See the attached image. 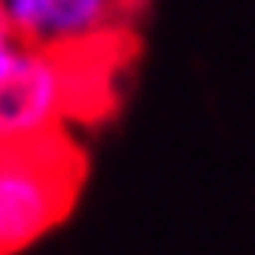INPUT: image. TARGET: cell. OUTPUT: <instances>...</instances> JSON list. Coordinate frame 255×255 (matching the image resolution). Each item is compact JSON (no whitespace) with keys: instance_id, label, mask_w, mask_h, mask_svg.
Returning <instances> with one entry per match:
<instances>
[{"instance_id":"obj_2","label":"cell","mask_w":255,"mask_h":255,"mask_svg":"<svg viewBox=\"0 0 255 255\" xmlns=\"http://www.w3.org/2000/svg\"><path fill=\"white\" fill-rule=\"evenodd\" d=\"M74 115L70 56L19 45L0 74V152L67 133V122Z\"/></svg>"},{"instance_id":"obj_1","label":"cell","mask_w":255,"mask_h":255,"mask_svg":"<svg viewBox=\"0 0 255 255\" xmlns=\"http://www.w3.org/2000/svg\"><path fill=\"white\" fill-rule=\"evenodd\" d=\"M82 178L67 133L0 152V255H19L70 211Z\"/></svg>"},{"instance_id":"obj_4","label":"cell","mask_w":255,"mask_h":255,"mask_svg":"<svg viewBox=\"0 0 255 255\" xmlns=\"http://www.w3.org/2000/svg\"><path fill=\"white\" fill-rule=\"evenodd\" d=\"M15 52H19V41H15L7 30H0V74H4V67H7V63H11Z\"/></svg>"},{"instance_id":"obj_3","label":"cell","mask_w":255,"mask_h":255,"mask_svg":"<svg viewBox=\"0 0 255 255\" xmlns=\"http://www.w3.org/2000/svg\"><path fill=\"white\" fill-rule=\"evenodd\" d=\"M137 0H0L7 33L41 52L108 48L126 33Z\"/></svg>"}]
</instances>
